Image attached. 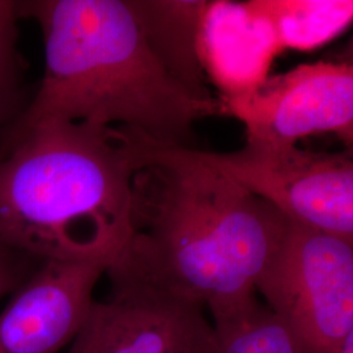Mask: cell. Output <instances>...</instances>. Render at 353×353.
Returning a JSON list of instances; mask_svg holds the SVG:
<instances>
[{
    "label": "cell",
    "instance_id": "1",
    "mask_svg": "<svg viewBox=\"0 0 353 353\" xmlns=\"http://www.w3.org/2000/svg\"><path fill=\"white\" fill-rule=\"evenodd\" d=\"M141 154L131 234L106 268L110 283L199 305L214 321L256 303L258 279L290 221L191 148L144 138Z\"/></svg>",
    "mask_w": 353,
    "mask_h": 353
},
{
    "label": "cell",
    "instance_id": "2",
    "mask_svg": "<svg viewBox=\"0 0 353 353\" xmlns=\"http://www.w3.org/2000/svg\"><path fill=\"white\" fill-rule=\"evenodd\" d=\"M143 137L42 121L0 141V239L39 261L109 265L131 234Z\"/></svg>",
    "mask_w": 353,
    "mask_h": 353
},
{
    "label": "cell",
    "instance_id": "3",
    "mask_svg": "<svg viewBox=\"0 0 353 353\" xmlns=\"http://www.w3.org/2000/svg\"><path fill=\"white\" fill-rule=\"evenodd\" d=\"M19 8L41 29L45 71L12 130L87 122L190 148L192 125L219 114L217 101L195 100L159 63L130 0H26Z\"/></svg>",
    "mask_w": 353,
    "mask_h": 353
},
{
    "label": "cell",
    "instance_id": "4",
    "mask_svg": "<svg viewBox=\"0 0 353 353\" xmlns=\"http://www.w3.org/2000/svg\"><path fill=\"white\" fill-rule=\"evenodd\" d=\"M255 290L300 353H341L353 336V242L290 223Z\"/></svg>",
    "mask_w": 353,
    "mask_h": 353
},
{
    "label": "cell",
    "instance_id": "5",
    "mask_svg": "<svg viewBox=\"0 0 353 353\" xmlns=\"http://www.w3.org/2000/svg\"><path fill=\"white\" fill-rule=\"evenodd\" d=\"M191 152L275 207L292 224L353 242L351 152L305 151L296 144L252 139L237 152Z\"/></svg>",
    "mask_w": 353,
    "mask_h": 353
},
{
    "label": "cell",
    "instance_id": "6",
    "mask_svg": "<svg viewBox=\"0 0 353 353\" xmlns=\"http://www.w3.org/2000/svg\"><path fill=\"white\" fill-rule=\"evenodd\" d=\"M219 114L239 119L246 138L296 144L303 137L335 134L353 140V68L348 62L301 64L268 77L252 93L220 99Z\"/></svg>",
    "mask_w": 353,
    "mask_h": 353
},
{
    "label": "cell",
    "instance_id": "7",
    "mask_svg": "<svg viewBox=\"0 0 353 353\" xmlns=\"http://www.w3.org/2000/svg\"><path fill=\"white\" fill-rule=\"evenodd\" d=\"M204 307L163 293L110 283L67 353H212Z\"/></svg>",
    "mask_w": 353,
    "mask_h": 353
},
{
    "label": "cell",
    "instance_id": "8",
    "mask_svg": "<svg viewBox=\"0 0 353 353\" xmlns=\"http://www.w3.org/2000/svg\"><path fill=\"white\" fill-rule=\"evenodd\" d=\"M106 268L101 262L45 261L0 314V353H58L71 344Z\"/></svg>",
    "mask_w": 353,
    "mask_h": 353
},
{
    "label": "cell",
    "instance_id": "9",
    "mask_svg": "<svg viewBox=\"0 0 353 353\" xmlns=\"http://www.w3.org/2000/svg\"><path fill=\"white\" fill-rule=\"evenodd\" d=\"M198 51L204 74L220 99L242 97L259 88L281 52L270 21L252 1H207Z\"/></svg>",
    "mask_w": 353,
    "mask_h": 353
},
{
    "label": "cell",
    "instance_id": "10",
    "mask_svg": "<svg viewBox=\"0 0 353 353\" xmlns=\"http://www.w3.org/2000/svg\"><path fill=\"white\" fill-rule=\"evenodd\" d=\"M144 39L165 71L190 94L212 102L207 88L198 34L204 7L201 0H130Z\"/></svg>",
    "mask_w": 353,
    "mask_h": 353
},
{
    "label": "cell",
    "instance_id": "11",
    "mask_svg": "<svg viewBox=\"0 0 353 353\" xmlns=\"http://www.w3.org/2000/svg\"><path fill=\"white\" fill-rule=\"evenodd\" d=\"M274 28L281 50L313 51L352 24L351 0H252Z\"/></svg>",
    "mask_w": 353,
    "mask_h": 353
},
{
    "label": "cell",
    "instance_id": "12",
    "mask_svg": "<svg viewBox=\"0 0 353 353\" xmlns=\"http://www.w3.org/2000/svg\"><path fill=\"white\" fill-rule=\"evenodd\" d=\"M212 353H300L288 331L259 301L216 319Z\"/></svg>",
    "mask_w": 353,
    "mask_h": 353
},
{
    "label": "cell",
    "instance_id": "13",
    "mask_svg": "<svg viewBox=\"0 0 353 353\" xmlns=\"http://www.w3.org/2000/svg\"><path fill=\"white\" fill-rule=\"evenodd\" d=\"M20 20L19 1L0 0V141L21 118L33 96L19 48Z\"/></svg>",
    "mask_w": 353,
    "mask_h": 353
},
{
    "label": "cell",
    "instance_id": "14",
    "mask_svg": "<svg viewBox=\"0 0 353 353\" xmlns=\"http://www.w3.org/2000/svg\"><path fill=\"white\" fill-rule=\"evenodd\" d=\"M43 262L0 239V300L13 294Z\"/></svg>",
    "mask_w": 353,
    "mask_h": 353
},
{
    "label": "cell",
    "instance_id": "15",
    "mask_svg": "<svg viewBox=\"0 0 353 353\" xmlns=\"http://www.w3.org/2000/svg\"><path fill=\"white\" fill-rule=\"evenodd\" d=\"M341 353H353V336L347 341L345 345L341 350Z\"/></svg>",
    "mask_w": 353,
    "mask_h": 353
}]
</instances>
